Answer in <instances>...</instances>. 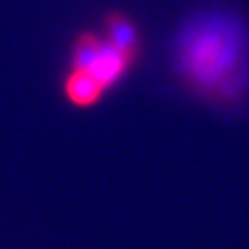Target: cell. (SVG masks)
Here are the masks:
<instances>
[{
    "mask_svg": "<svg viewBox=\"0 0 249 249\" xmlns=\"http://www.w3.org/2000/svg\"><path fill=\"white\" fill-rule=\"evenodd\" d=\"M104 36L123 54L137 62V56L142 52V37H139V29L133 19L123 13H110L104 21Z\"/></svg>",
    "mask_w": 249,
    "mask_h": 249,
    "instance_id": "4",
    "label": "cell"
},
{
    "mask_svg": "<svg viewBox=\"0 0 249 249\" xmlns=\"http://www.w3.org/2000/svg\"><path fill=\"white\" fill-rule=\"evenodd\" d=\"M62 91H65V98L77 108H89L102 102V98L108 93L93 75L73 67H69L65 79H62Z\"/></svg>",
    "mask_w": 249,
    "mask_h": 249,
    "instance_id": "3",
    "label": "cell"
},
{
    "mask_svg": "<svg viewBox=\"0 0 249 249\" xmlns=\"http://www.w3.org/2000/svg\"><path fill=\"white\" fill-rule=\"evenodd\" d=\"M69 65L93 75L106 91H110L127 79L135 60L123 54L106 36L81 31L71 44Z\"/></svg>",
    "mask_w": 249,
    "mask_h": 249,
    "instance_id": "2",
    "label": "cell"
},
{
    "mask_svg": "<svg viewBox=\"0 0 249 249\" xmlns=\"http://www.w3.org/2000/svg\"><path fill=\"white\" fill-rule=\"evenodd\" d=\"M178 83L199 102L237 108L249 100V23L227 6L185 17L170 40Z\"/></svg>",
    "mask_w": 249,
    "mask_h": 249,
    "instance_id": "1",
    "label": "cell"
}]
</instances>
